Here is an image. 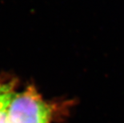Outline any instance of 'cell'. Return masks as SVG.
Masks as SVG:
<instances>
[{"label": "cell", "instance_id": "obj_1", "mask_svg": "<svg viewBox=\"0 0 124 123\" xmlns=\"http://www.w3.org/2000/svg\"><path fill=\"white\" fill-rule=\"evenodd\" d=\"M53 107L34 86L14 94L10 101L8 123H51Z\"/></svg>", "mask_w": 124, "mask_h": 123}, {"label": "cell", "instance_id": "obj_2", "mask_svg": "<svg viewBox=\"0 0 124 123\" xmlns=\"http://www.w3.org/2000/svg\"><path fill=\"white\" fill-rule=\"evenodd\" d=\"M16 79L0 78V123H8L9 107L15 94Z\"/></svg>", "mask_w": 124, "mask_h": 123}]
</instances>
